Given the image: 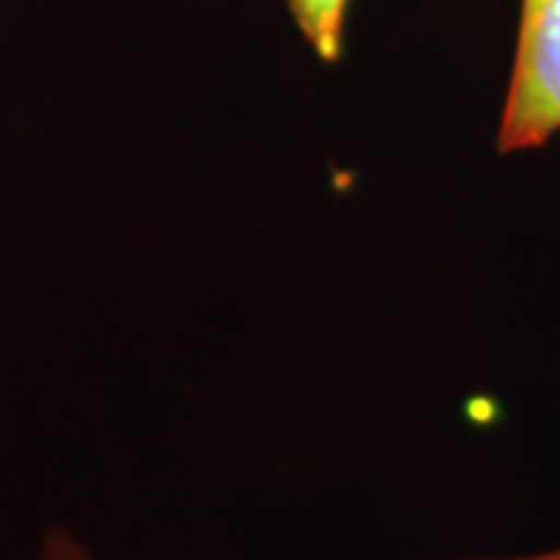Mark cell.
<instances>
[{"label":"cell","mask_w":560,"mask_h":560,"mask_svg":"<svg viewBox=\"0 0 560 560\" xmlns=\"http://www.w3.org/2000/svg\"><path fill=\"white\" fill-rule=\"evenodd\" d=\"M352 0H287L300 35L318 54V60L337 62L342 57V35Z\"/></svg>","instance_id":"obj_2"},{"label":"cell","mask_w":560,"mask_h":560,"mask_svg":"<svg viewBox=\"0 0 560 560\" xmlns=\"http://www.w3.org/2000/svg\"><path fill=\"white\" fill-rule=\"evenodd\" d=\"M35 560H97L91 555V548L66 526H50L44 533L38 545V558Z\"/></svg>","instance_id":"obj_3"},{"label":"cell","mask_w":560,"mask_h":560,"mask_svg":"<svg viewBox=\"0 0 560 560\" xmlns=\"http://www.w3.org/2000/svg\"><path fill=\"white\" fill-rule=\"evenodd\" d=\"M560 135V0H521L517 47L501 106L499 153H529Z\"/></svg>","instance_id":"obj_1"},{"label":"cell","mask_w":560,"mask_h":560,"mask_svg":"<svg viewBox=\"0 0 560 560\" xmlns=\"http://www.w3.org/2000/svg\"><path fill=\"white\" fill-rule=\"evenodd\" d=\"M458 560H560V545H555V548H541V551H526V555H486V558Z\"/></svg>","instance_id":"obj_4"}]
</instances>
